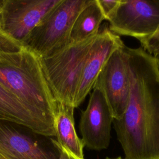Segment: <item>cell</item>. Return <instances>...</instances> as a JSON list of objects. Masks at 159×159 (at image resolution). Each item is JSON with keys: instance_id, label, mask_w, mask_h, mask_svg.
<instances>
[{"instance_id": "1", "label": "cell", "mask_w": 159, "mask_h": 159, "mask_svg": "<svg viewBox=\"0 0 159 159\" xmlns=\"http://www.w3.org/2000/svg\"><path fill=\"white\" fill-rule=\"evenodd\" d=\"M130 83L125 111L113 125L125 159H159V70L141 47H127Z\"/></svg>"}, {"instance_id": "2", "label": "cell", "mask_w": 159, "mask_h": 159, "mask_svg": "<svg viewBox=\"0 0 159 159\" xmlns=\"http://www.w3.org/2000/svg\"><path fill=\"white\" fill-rule=\"evenodd\" d=\"M0 84L36 117L55 129L57 101L36 53L25 46L16 52L1 53Z\"/></svg>"}, {"instance_id": "3", "label": "cell", "mask_w": 159, "mask_h": 159, "mask_svg": "<svg viewBox=\"0 0 159 159\" xmlns=\"http://www.w3.org/2000/svg\"><path fill=\"white\" fill-rule=\"evenodd\" d=\"M98 34L80 42L70 40L49 55L40 57L45 78L57 102L73 107L84 62Z\"/></svg>"}, {"instance_id": "4", "label": "cell", "mask_w": 159, "mask_h": 159, "mask_svg": "<svg viewBox=\"0 0 159 159\" xmlns=\"http://www.w3.org/2000/svg\"><path fill=\"white\" fill-rule=\"evenodd\" d=\"M89 0H61L32 30L23 45L44 57L70 41L74 22Z\"/></svg>"}, {"instance_id": "5", "label": "cell", "mask_w": 159, "mask_h": 159, "mask_svg": "<svg viewBox=\"0 0 159 159\" xmlns=\"http://www.w3.org/2000/svg\"><path fill=\"white\" fill-rule=\"evenodd\" d=\"M108 22L114 34L132 37L142 43L159 26V0H120Z\"/></svg>"}, {"instance_id": "6", "label": "cell", "mask_w": 159, "mask_h": 159, "mask_svg": "<svg viewBox=\"0 0 159 159\" xmlns=\"http://www.w3.org/2000/svg\"><path fill=\"white\" fill-rule=\"evenodd\" d=\"M93 88L102 93L114 119L121 118L128 104L130 89L129 55L125 44L111 54Z\"/></svg>"}, {"instance_id": "7", "label": "cell", "mask_w": 159, "mask_h": 159, "mask_svg": "<svg viewBox=\"0 0 159 159\" xmlns=\"http://www.w3.org/2000/svg\"><path fill=\"white\" fill-rule=\"evenodd\" d=\"M60 1H0V31L23 45L32 30Z\"/></svg>"}, {"instance_id": "8", "label": "cell", "mask_w": 159, "mask_h": 159, "mask_svg": "<svg viewBox=\"0 0 159 159\" xmlns=\"http://www.w3.org/2000/svg\"><path fill=\"white\" fill-rule=\"evenodd\" d=\"M113 120L102 93L93 88L87 107L81 112L79 124L84 147L95 151L106 149L110 143Z\"/></svg>"}, {"instance_id": "9", "label": "cell", "mask_w": 159, "mask_h": 159, "mask_svg": "<svg viewBox=\"0 0 159 159\" xmlns=\"http://www.w3.org/2000/svg\"><path fill=\"white\" fill-rule=\"evenodd\" d=\"M124 45L119 35L109 30L108 26L100 31L84 62L73 101L74 108L79 107L93 89L95 81L111 54Z\"/></svg>"}, {"instance_id": "10", "label": "cell", "mask_w": 159, "mask_h": 159, "mask_svg": "<svg viewBox=\"0 0 159 159\" xmlns=\"http://www.w3.org/2000/svg\"><path fill=\"white\" fill-rule=\"evenodd\" d=\"M0 158L57 159L29 137L0 121Z\"/></svg>"}, {"instance_id": "11", "label": "cell", "mask_w": 159, "mask_h": 159, "mask_svg": "<svg viewBox=\"0 0 159 159\" xmlns=\"http://www.w3.org/2000/svg\"><path fill=\"white\" fill-rule=\"evenodd\" d=\"M0 121L22 125L33 132L48 137H55V130L36 117L14 94L0 84Z\"/></svg>"}, {"instance_id": "12", "label": "cell", "mask_w": 159, "mask_h": 159, "mask_svg": "<svg viewBox=\"0 0 159 159\" xmlns=\"http://www.w3.org/2000/svg\"><path fill=\"white\" fill-rule=\"evenodd\" d=\"M74 107L57 102L54 127L58 144L77 159H84V145L76 132Z\"/></svg>"}, {"instance_id": "13", "label": "cell", "mask_w": 159, "mask_h": 159, "mask_svg": "<svg viewBox=\"0 0 159 159\" xmlns=\"http://www.w3.org/2000/svg\"><path fill=\"white\" fill-rule=\"evenodd\" d=\"M105 20L97 0H89L77 16L70 35L72 42H80L98 34Z\"/></svg>"}, {"instance_id": "14", "label": "cell", "mask_w": 159, "mask_h": 159, "mask_svg": "<svg viewBox=\"0 0 159 159\" xmlns=\"http://www.w3.org/2000/svg\"><path fill=\"white\" fill-rule=\"evenodd\" d=\"M24 45L0 31V53L19 50Z\"/></svg>"}, {"instance_id": "15", "label": "cell", "mask_w": 159, "mask_h": 159, "mask_svg": "<svg viewBox=\"0 0 159 159\" xmlns=\"http://www.w3.org/2000/svg\"><path fill=\"white\" fill-rule=\"evenodd\" d=\"M140 44L141 47L150 55L155 56L159 54V26L150 38Z\"/></svg>"}, {"instance_id": "16", "label": "cell", "mask_w": 159, "mask_h": 159, "mask_svg": "<svg viewBox=\"0 0 159 159\" xmlns=\"http://www.w3.org/2000/svg\"><path fill=\"white\" fill-rule=\"evenodd\" d=\"M106 20H109L118 7L120 0H97Z\"/></svg>"}, {"instance_id": "17", "label": "cell", "mask_w": 159, "mask_h": 159, "mask_svg": "<svg viewBox=\"0 0 159 159\" xmlns=\"http://www.w3.org/2000/svg\"><path fill=\"white\" fill-rule=\"evenodd\" d=\"M50 140L53 144V145L57 149L58 152V157L57 159H77L71 155L69 154L67 152H66L65 150H63L57 143L56 140H54L53 139H50ZM2 159V158H0Z\"/></svg>"}, {"instance_id": "18", "label": "cell", "mask_w": 159, "mask_h": 159, "mask_svg": "<svg viewBox=\"0 0 159 159\" xmlns=\"http://www.w3.org/2000/svg\"><path fill=\"white\" fill-rule=\"evenodd\" d=\"M153 57H154V58H155V61H156V63H157L158 69V70H159V54L153 56Z\"/></svg>"}, {"instance_id": "19", "label": "cell", "mask_w": 159, "mask_h": 159, "mask_svg": "<svg viewBox=\"0 0 159 159\" xmlns=\"http://www.w3.org/2000/svg\"><path fill=\"white\" fill-rule=\"evenodd\" d=\"M104 159H125L124 158H122L121 157H117L116 158H111V157H106Z\"/></svg>"}, {"instance_id": "20", "label": "cell", "mask_w": 159, "mask_h": 159, "mask_svg": "<svg viewBox=\"0 0 159 159\" xmlns=\"http://www.w3.org/2000/svg\"><path fill=\"white\" fill-rule=\"evenodd\" d=\"M1 13H0V24H1Z\"/></svg>"}]
</instances>
